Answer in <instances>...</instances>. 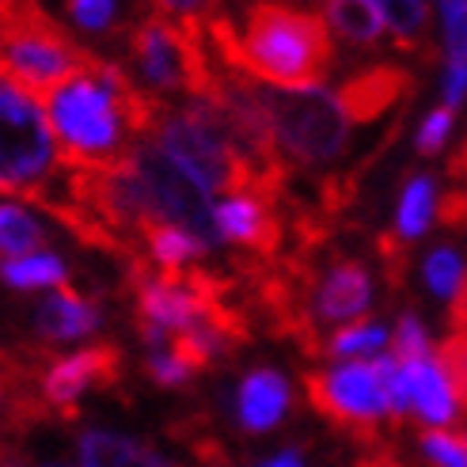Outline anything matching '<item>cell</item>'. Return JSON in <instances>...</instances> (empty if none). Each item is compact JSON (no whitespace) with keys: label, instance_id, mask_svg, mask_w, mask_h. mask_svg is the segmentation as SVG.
Here are the masks:
<instances>
[{"label":"cell","instance_id":"cell-1","mask_svg":"<svg viewBox=\"0 0 467 467\" xmlns=\"http://www.w3.org/2000/svg\"><path fill=\"white\" fill-rule=\"evenodd\" d=\"M202 27L221 68L274 88H323L335 61L319 8L247 5L244 23H236L224 8L209 5Z\"/></svg>","mask_w":467,"mask_h":467},{"label":"cell","instance_id":"cell-2","mask_svg":"<svg viewBox=\"0 0 467 467\" xmlns=\"http://www.w3.org/2000/svg\"><path fill=\"white\" fill-rule=\"evenodd\" d=\"M247 88L270 126L274 149L285 168H327L349 145V122L327 88H274L251 80Z\"/></svg>","mask_w":467,"mask_h":467},{"label":"cell","instance_id":"cell-3","mask_svg":"<svg viewBox=\"0 0 467 467\" xmlns=\"http://www.w3.org/2000/svg\"><path fill=\"white\" fill-rule=\"evenodd\" d=\"M91 50L38 5H0V73L23 96H46L88 61Z\"/></svg>","mask_w":467,"mask_h":467},{"label":"cell","instance_id":"cell-4","mask_svg":"<svg viewBox=\"0 0 467 467\" xmlns=\"http://www.w3.org/2000/svg\"><path fill=\"white\" fill-rule=\"evenodd\" d=\"M149 137H156V149L168 160H175L202 191L209 186V191H224L228 198L254 194L251 175L240 168V160L224 145V137L213 122V114L205 110V103L198 99H191L186 107L168 103L160 110Z\"/></svg>","mask_w":467,"mask_h":467},{"label":"cell","instance_id":"cell-5","mask_svg":"<svg viewBox=\"0 0 467 467\" xmlns=\"http://www.w3.org/2000/svg\"><path fill=\"white\" fill-rule=\"evenodd\" d=\"M57 175V145L42 107L0 73V194L31 202Z\"/></svg>","mask_w":467,"mask_h":467},{"label":"cell","instance_id":"cell-6","mask_svg":"<svg viewBox=\"0 0 467 467\" xmlns=\"http://www.w3.org/2000/svg\"><path fill=\"white\" fill-rule=\"evenodd\" d=\"M300 384H305L308 407L323 414L338 433H346L365 449L384 445V418L391 422V414L380 384L372 380L368 361H342L331 372L312 368L300 377Z\"/></svg>","mask_w":467,"mask_h":467},{"label":"cell","instance_id":"cell-7","mask_svg":"<svg viewBox=\"0 0 467 467\" xmlns=\"http://www.w3.org/2000/svg\"><path fill=\"white\" fill-rule=\"evenodd\" d=\"M130 168L133 175L141 179L149 205L160 224H171L179 232H186L194 244L209 247H221V232L213 221V205H209L205 191L186 175L175 160H168L156 145L149 141H137L130 152Z\"/></svg>","mask_w":467,"mask_h":467},{"label":"cell","instance_id":"cell-8","mask_svg":"<svg viewBox=\"0 0 467 467\" xmlns=\"http://www.w3.org/2000/svg\"><path fill=\"white\" fill-rule=\"evenodd\" d=\"M126 372V354L119 342H96V346H84L77 354L57 358L50 368L38 377V395L46 410L54 418H65L73 422L80 414V400L84 391L91 388H114Z\"/></svg>","mask_w":467,"mask_h":467},{"label":"cell","instance_id":"cell-9","mask_svg":"<svg viewBox=\"0 0 467 467\" xmlns=\"http://www.w3.org/2000/svg\"><path fill=\"white\" fill-rule=\"evenodd\" d=\"M418 91L414 77L400 65H372V68H358L354 77H346L335 91V99L346 114L349 130L354 126H368L377 122L380 114L395 110V107H407V99Z\"/></svg>","mask_w":467,"mask_h":467},{"label":"cell","instance_id":"cell-10","mask_svg":"<svg viewBox=\"0 0 467 467\" xmlns=\"http://www.w3.org/2000/svg\"><path fill=\"white\" fill-rule=\"evenodd\" d=\"M236 407H240V422H244L247 433H270L289 414L293 391H289L282 372L254 368V372H247L244 384H240Z\"/></svg>","mask_w":467,"mask_h":467},{"label":"cell","instance_id":"cell-11","mask_svg":"<svg viewBox=\"0 0 467 467\" xmlns=\"http://www.w3.org/2000/svg\"><path fill=\"white\" fill-rule=\"evenodd\" d=\"M403 372V391H407V410H414L422 422L430 426H452L456 422V395L449 388V380L441 377V368L433 365V358L422 361H407L400 365Z\"/></svg>","mask_w":467,"mask_h":467},{"label":"cell","instance_id":"cell-12","mask_svg":"<svg viewBox=\"0 0 467 467\" xmlns=\"http://www.w3.org/2000/svg\"><path fill=\"white\" fill-rule=\"evenodd\" d=\"M99 308L96 300H88L73 285H61L46 305L38 308V338L46 342L42 349H50V342H73L88 338L99 327Z\"/></svg>","mask_w":467,"mask_h":467},{"label":"cell","instance_id":"cell-13","mask_svg":"<svg viewBox=\"0 0 467 467\" xmlns=\"http://www.w3.org/2000/svg\"><path fill=\"white\" fill-rule=\"evenodd\" d=\"M80 467H179L175 460L160 456L156 445L137 437H119L107 430H88L77 441Z\"/></svg>","mask_w":467,"mask_h":467},{"label":"cell","instance_id":"cell-14","mask_svg":"<svg viewBox=\"0 0 467 467\" xmlns=\"http://www.w3.org/2000/svg\"><path fill=\"white\" fill-rule=\"evenodd\" d=\"M327 31H338V38L354 42V46H377L384 35V19H380V5H368V0H331V5L319 8Z\"/></svg>","mask_w":467,"mask_h":467},{"label":"cell","instance_id":"cell-15","mask_svg":"<svg viewBox=\"0 0 467 467\" xmlns=\"http://www.w3.org/2000/svg\"><path fill=\"white\" fill-rule=\"evenodd\" d=\"M433 209H437V182H433V175H422V171L407 175L403 198H400V213H395V228L391 232L400 240L414 244L430 228Z\"/></svg>","mask_w":467,"mask_h":467},{"label":"cell","instance_id":"cell-16","mask_svg":"<svg viewBox=\"0 0 467 467\" xmlns=\"http://www.w3.org/2000/svg\"><path fill=\"white\" fill-rule=\"evenodd\" d=\"M46 244L50 236L31 213H23L19 205H0V254L27 259V254H42Z\"/></svg>","mask_w":467,"mask_h":467},{"label":"cell","instance_id":"cell-17","mask_svg":"<svg viewBox=\"0 0 467 467\" xmlns=\"http://www.w3.org/2000/svg\"><path fill=\"white\" fill-rule=\"evenodd\" d=\"M0 277L12 289H42V285H68V270L57 254L42 251V254H27V259H5L0 263Z\"/></svg>","mask_w":467,"mask_h":467},{"label":"cell","instance_id":"cell-18","mask_svg":"<svg viewBox=\"0 0 467 467\" xmlns=\"http://www.w3.org/2000/svg\"><path fill=\"white\" fill-rule=\"evenodd\" d=\"M384 346H388V331H384L380 323H354V327H338L335 335H323L319 358L368 361V358H377Z\"/></svg>","mask_w":467,"mask_h":467},{"label":"cell","instance_id":"cell-19","mask_svg":"<svg viewBox=\"0 0 467 467\" xmlns=\"http://www.w3.org/2000/svg\"><path fill=\"white\" fill-rule=\"evenodd\" d=\"M380 19L384 27H391L395 46L400 50H422V42L430 35V5H380Z\"/></svg>","mask_w":467,"mask_h":467},{"label":"cell","instance_id":"cell-20","mask_svg":"<svg viewBox=\"0 0 467 467\" xmlns=\"http://www.w3.org/2000/svg\"><path fill=\"white\" fill-rule=\"evenodd\" d=\"M426 282L437 296H445V300H456L463 293V263H460V254L452 247H437L430 251V259H426Z\"/></svg>","mask_w":467,"mask_h":467},{"label":"cell","instance_id":"cell-21","mask_svg":"<svg viewBox=\"0 0 467 467\" xmlns=\"http://www.w3.org/2000/svg\"><path fill=\"white\" fill-rule=\"evenodd\" d=\"M430 358V331L422 327L414 312L400 316V327H395V338H391V361L395 365H407V361H422Z\"/></svg>","mask_w":467,"mask_h":467},{"label":"cell","instance_id":"cell-22","mask_svg":"<svg viewBox=\"0 0 467 467\" xmlns=\"http://www.w3.org/2000/svg\"><path fill=\"white\" fill-rule=\"evenodd\" d=\"M377 254H380V266L391 289H403L407 285V266H410V244L400 240L395 232H380L377 236Z\"/></svg>","mask_w":467,"mask_h":467},{"label":"cell","instance_id":"cell-23","mask_svg":"<svg viewBox=\"0 0 467 467\" xmlns=\"http://www.w3.org/2000/svg\"><path fill=\"white\" fill-rule=\"evenodd\" d=\"M422 452L437 463V467H463L467 463V449H463V437L449 433V430H426L418 437Z\"/></svg>","mask_w":467,"mask_h":467},{"label":"cell","instance_id":"cell-24","mask_svg":"<svg viewBox=\"0 0 467 467\" xmlns=\"http://www.w3.org/2000/svg\"><path fill=\"white\" fill-rule=\"evenodd\" d=\"M145 372L160 384V388H186L194 380V372L186 368L168 346H156L149 349V358H145Z\"/></svg>","mask_w":467,"mask_h":467},{"label":"cell","instance_id":"cell-25","mask_svg":"<svg viewBox=\"0 0 467 467\" xmlns=\"http://www.w3.org/2000/svg\"><path fill=\"white\" fill-rule=\"evenodd\" d=\"M65 12H68V19L80 23V27L91 31V35H96V31H110L114 23H119V8L107 5V0H99V5H88V0H68Z\"/></svg>","mask_w":467,"mask_h":467},{"label":"cell","instance_id":"cell-26","mask_svg":"<svg viewBox=\"0 0 467 467\" xmlns=\"http://www.w3.org/2000/svg\"><path fill=\"white\" fill-rule=\"evenodd\" d=\"M452 119H456V110L437 107L430 119L422 122V133H418V152H422V156H437L441 149H445L449 133H452Z\"/></svg>","mask_w":467,"mask_h":467},{"label":"cell","instance_id":"cell-27","mask_svg":"<svg viewBox=\"0 0 467 467\" xmlns=\"http://www.w3.org/2000/svg\"><path fill=\"white\" fill-rule=\"evenodd\" d=\"M441 19H445V46H449V57L463 54V23H467V8H463V5H441Z\"/></svg>","mask_w":467,"mask_h":467},{"label":"cell","instance_id":"cell-28","mask_svg":"<svg viewBox=\"0 0 467 467\" xmlns=\"http://www.w3.org/2000/svg\"><path fill=\"white\" fill-rule=\"evenodd\" d=\"M463 84H467V61H463V54H456V57H449V73H445V107L449 110L460 107Z\"/></svg>","mask_w":467,"mask_h":467},{"label":"cell","instance_id":"cell-29","mask_svg":"<svg viewBox=\"0 0 467 467\" xmlns=\"http://www.w3.org/2000/svg\"><path fill=\"white\" fill-rule=\"evenodd\" d=\"M433 217L441 221V224H449V228H456V224H463V191H445V194H437V209H433Z\"/></svg>","mask_w":467,"mask_h":467},{"label":"cell","instance_id":"cell-30","mask_svg":"<svg viewBox=\"0 0 467 467\" xmlns=\"http://www.w3.org/2000/svg\"><path fill=\"white\" fill-rule=\"evenodd\" d=\"M354 467H407L400 456H395L388 445H377V449H368Z\"/></svg>","mask_w":467,"mask_h":467},{"label":"cell","instance_id":"cell-31","mask_svg":"<svg viewBox=\"0 0 467 467\" xmlns=\"http://www.w3.org/2000/svg\"><path fill=\"white\" fill-rule=\"evenodd\" d=\"M263 467H305V463H300V456H296V452H282V456L266 460Z\"/></svg>","mask_w":467,"mask_h":467},{"label":"cell","instance_id":"cell-32","mask_svg":"<svg viewBox=\"0 0 467 467\" xmlns=\"http://www.w3.org/2000/svg\"><path fill=\"white\" fill-rule=\"evenodd\" d=\"M46 467H57V463H46Z\"/></svg>","mask_w":467,"mask_h":467}]
</instances>
